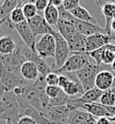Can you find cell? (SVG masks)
Instances as JSON below:
<instances>
[{
  "instance_id": "obj_6",
  "label": "cell",
  "mask_w": 115,
  "mask_h": 124,
  "mask_svg": "<svg viewBox=\"0 0 115 124\" xmlns=\"http://www.w3.org/2000/svg\"><path fill=\"white\" fill-rule=\"evenodd\" d=\"M35 51L43 59L54 58L55 55V40L51 34L42 35V38L35 44Z\"/></svg>"
},
{
  "instance_id": "obj_19",
  "label": "cell",
  "mask_w": 115,
  "mask_h": 124,
  "mask_svg": "<svg viewBox=\"0 0 115 124\" xmlns=\"http://www.w3.org/2000/svg\"><path fill=\"white\" fill-rule=\"evenodd\" d=\"M44 18L47 22V24L54 29L57 27V24L60 19V15H59V10L58 8L53 7L52 4L48 3L47 8L44 11Z\"/></svg>"
},
{
  "instance_id": "obj_37",
  "label": "cell",
  "mask_w": 115,
  "mask_h": 124,
  "mask_svg": "<svg viewBox=\"0 0 115 124\" xmlns=\"http://www.w3.org/2000/svg\"><path fill=\"white\" fill-rule=\"evenodd\" d=\"M49 3L52 4V6L55 7V8H60L63 4V1H62V0H50Z\"/></svg>"
},
{
  "instance_id": "obj_39",
  "label": "cell",
  "mask_w": 115,
  "mask_h": 124,
  "mask_svg": "<svg viewBox=\"0 0 115 124\" xmlns=\"http://www.w3.org/2000/svg\"><path fill=\"white\" fill-rule=\"evenodd\" d=\"M107 110H108L109 115H110V118H114L115 119V106L113 107H106Z\"/></svg>"
},
{
  "instance_id": "obj_12",
  "label": "cell",
  "mask_w": 115,
  "mask_h": 124,
  "mask_svg": "<svg viewBox=\"0 0 115 124\" xmlns=\"http://www.w3.org/2000/svg\"><path fill=\"white\" fill-rule=\"evenodd\" d=\"M74 25H75L77 32L80 33V34H83L84 37H91L93 34H96V33H107V31L104 30V28H101L100 26L95 25V24H89V23L86 22H82V20H79L75 18L73 20ZM108 34V33H107Z\"/></svg>"
},
{
  "instance_id": "obj_44",
  "label": "cell",
  "mask_w": 115,
  "mask_h": 124,
  "mask_svg": "<svg viewBox=\"0 0 115 124\" xmlns=\"http://www.w3.org/2000/svg\"><path fill=\"white\" fill-rule=\"evenodd\" d=\"M1 105H2V101L0 100V106H1Z\"/></svg>"
},
{
  "instance_id": "obj_13",
  "label": "cell",
  "mask_w": 115,
  "mask_h": 124,
  "mask_svg": "<svg viewBox=\"0 0 115 124\" xmlns=\"http://www.w3.org/2000/svg\"><path fill=\"white\" fill-rule=\"evenodd\" d=\"M114 77H115V75H113V72L107 71V70L100 71L98 73V75L96 76L95 88L99 89L102 92L111 90L112 86H113Z\"/></svg>"
},
{
  "instance_id": "obj_34",
  "label": "cell",
  "mask_w": 115,
  "mask_h": 124,
  "mask_svg": "<svg viewBox=\"0 0 115 124\" xmlns=\"http://www.w3.org/2000/svg\"><path fill=\"white\" fill-rule=\"evenodd\" d=\"M69 81H70V79L68 78L66 75H64V74H59V85H58V86H59V88H60V89H63V88L65 87Z\"/></svg>"
},
{
  "instance_id": "obj_17",
  "label": "cell",
  "mask_w": 115,
  "mask_h": 124,
  "mask_svg": "<svg viewBox=\"0 0 115 124\" xmlns=\"http://www.w3.org/2000/svg\"><path fill=\"white\" fill-rule=\"evenodd\" d=\"M19 73L25 80H27L28 82L32 81V84L38 78V76H40V73H38L36 65H35L33 62H30V61H26L25 63L22 64L21 68L19 70Z\"/></svg>"
},
{
  "instance_id": "obj_21",
  "label": "cell",
  "mask_w": 115,
  "mask_h": 124,
  "mask_svg": "<svg viewBox=\"0 0 115 124\" xmlns=\"http://www.w3.org/2000/svg\"><path fill=\"white\" fill-rule=\"evenodd\" d=\"M16 50V42L11 35H3L0 38V54L10 55Z\"/></svg>"
},
{
  "instance_id": "obj_2",
  "label": "cell",
  "mask_w": 115,
  "mask_h": 124,
  "mask_svg": "<svg viewBox=\"0 0 115 124\" xmlns=\"http://www.w3.org/2000/svg\"><path fill=\"white\" fill-rule=\"evenodd\" d=\"M100 66L97 65L96 63H88L86 66H84L83 69L79 70V71L75 72L77 78L79 79L80 84L82 85L84 92L89 91V90L95 88V80H96V76L98 75V73Z\"/></svg>"
},
{
  "instance_id": "obj_27",
  "label": "cell",
  "mask_w": 115,
  "mask_h": 124,
  "mask_svg": "<svg viewBox=\"0 0 115 124\" xmlns=\"http://www.w3.org/2000/svg\"><path fill=\"white\" fill-rule=\"evenodd\" d=\"M69 99H70V97L68 96V95H66L65 93H64L63 90H61L57 97L49 100V106H50V107L65 106V105H67V103H68V101H69Z\"/></svg>"
},
{
  "instance_id": "obj_15",
  "label": "cell",
  "mask_w": 115,
  "mask_h": 124,
  "mask_svg": "<svg viewBox=\"0 0 115 124\" xmlns=\"http://www.w3.org/2000/svg\"><path fill=\"white\" fill-rule=\"evenodd\" d=\"M77 109L83 110V111L89 113L93 117L97 118H103V117H109L110 115L104 106H102L100 103H92V104H81L77 107Z\"/></svg>"
},
{
  "instance_id": "obj_24",
  "label": "cell",
  "mask_w": 115,
  "mask_h": 124,
  "mask_svg": "<svg viewBox=\"0 0 115 124\" xmlns=\"http://www.w3.org/2000/svg\"><path fill=\"white\" fill-rule=\"evenodd\" d=\"M22 4H24V3H22ZM22 4L18 6L16 9H14L12 11L11 14H10L9 20L12 23L13 25H17V24H20V23H22V22H26L24 12H22V9H21Z\"/></svg>"
},
{
  "instance_id": "obj_31",
  "label": "cell",
  "mask_w": 115,
  "mask_h": 124,
  "mask_svg": "<svg viewBox=\"0 0 115 124\" xmlns=\"http://www.w3.org/2000/svg\"><path fill=\"white\" fill-rule=\"evenodd\" d=\"M46 82H47V86H58L59 85V74L54 73V72H51L50 74H48L47 76H46Z\"/></svg>"
},
{
  "instance_id": "obj_46",
  "label": "cell",
  "mask_w": 115,
  "mask_h": 124,
  "mask_svg": "<svg viewBox=\"0 0 115 124\" xmlns=\"http://www.w3.org/2000/svg\"><path fill=\"white\" fill-rule=\"evenodd\" d=\"M0 22H1V19H0Z\"/></svg>"
},
{
  "instance_id": "obj_14",
  "label": "cell",
  "mask_w": 115,
  "mask_h": 124,
  "mask_svg": "<svg viewBox=\"0 0 115 124\" xmlns=\"http://www.w3.org/2000/svg\"><path fill=\"white\" fill-rule=\"evenodd\" d=\"M69 53L74 54H86V37L80 33H76L71 39L67 41Z\"/></svg>"
},
{
  "instance_id": "obj_18",
  "label": "cell",
  "mask_w": 115,
  "mask_h": 124,
  "mask_svg": "<svg viewBox=\"0 0 115 124\" xmlns=\"http://www.w3.org/2000/svg\"><path fill=\"white\" fill-rule=\"evenodd\" d=\"M55 28H57L58 32L66 40V42H67L69 39L73 38L76 33H78L77 32L75 25H74V23L69 22V20H66V19H61L60 18Z\"/></svg>"
},
{
  "instance_id": "obj_32",
  "label": "cell",
  "mask_w": 115,
  "mask_h": 124,
  "mask_svg": "<svg viewBox=\"0 0 115 124\" xmlns=\"http://www.w3.org/2000/svg\"><path fill=\"white\" fill-rule=\"evenodd\" d=\"M62 6L66 11L70 12L74 9H76L77 7L80 6V2H79V0H64Z\"/></svg>"
},
{
  "instance_id": "obj_30",
  "label": "cell",
  "mask_w": 115,
  "mask_h": 124,
  "mask_svg": "<svg viewBox=\"0 0 115 124\" xmlns=\"http://www.w3.org/2000/svg\"><path fill=\"white\" fill-rule=\"evenodd\" d=\"M61 90H62V89H60L58 86H47L45 93H46V95H47V96L51 100V99H54V97H57Z\"/></svg>"
},
{
  "instance_id": "obj_8",
  "label": "cell",
  "mask_w": 115,
  "mask_h": 124,
  "mask_svg": "<svg viewBox=\"0 0 115 124\" xmlns=\"http://www.w3.org/2000/svg\"><path fill=\"white\" fill-rule=\"evenodd\" d=\"M0 62L3 64L4 68L10 70V71L19 72L21 65L26 62V59L16 45V50L13 54H10V55H1L0 54Z\"/></svg>"
},
{
  "instance_id": "obj_7",
  "label": "cell",
  "mask_w": 115,
  "mask_h": 124,
  "mask_svg": "<svg viewBox=\"0 0 115 124\" xmlns=\"http://www.w3.org/2000/svg\"><path fill=\"white\" fill-rule=\"evenodd\" d=\"M71 110L67 105L50 107L44 116L51 122V124H68L69 113Z\"/></svg>"
},
{
  "instance_id": "obj_3",
  "label": "cell",
  "mask_w": 115,
  "mask_h": 124,
  "mask_svg": "<svg viewBox=\"0 0 115 124\" xmlns=\"http://www.w3.org/2000/svg\"><path fill=\"white\" fill-rule=\"evenodd\" d=\"M52 35L54 37L55 40V55H54V64L52 65L51 70H52V72H55L64 65V63L68 59V55L70 53L66 40L57 30L53 32Z\"/></svg>"
},
{
  "instance_id": "obj_33",
  "label": "cell",
  "mask_w": 115,
  "mask_h": 124,
  "mask_svg": "<svg viewBox=\"0 0 115 124\" xmlns=\"http://www.w3.org/2000/svg\"><path fill=\"white\" fill-rule=\"evenodd\" d=\"M48 3H49L48 0H36V1H34V6L36 8L37 12H44Z\"/></svg>"
},
{
  "instance_id": "obj_36",
  "label": "cell",
  "mask_w": 115,
  "mask_h": 124,
  "mask_svg": "<svg viewBox=\"0 0 115 124\" xmlns=\"http://www.w3.org/2000/svg\"><path fill=\"white\" fill-rule=\"evenodd\" d=\"M96 124H113V122H112V118L103 117L98 118V120H96Z\"/></svg>"
},
{
  "instance_id": "obj_23",
  "label": "cell",
  "mask_w": 115,
  "mask_h": 124,
  "mask_svg": "<svg viewBox=\"0 0 115 124\" xmlns=\"http://www.w3.org/2000/svg\"><path fill=\"white\" fill-rule=\"evenodd\" d=\"M22 1H16V0H6L0 6V19H6L10 16V14L14 9H16L18 6L22 4Z\"/></svg>"
},
{
  "instance_id": "obj_5",
  "label": "cell",
  "mask_w": 115,
  "mask_h": 124,
  "mask_svg": "<svg viewBox=\"0 0 115 124\" xmlns=\"http://www.w3.org/2000/svg\"><path fill=\"white\" fill-rule=\"evenodd\" d=\"M18 103V113L19 118L21 117H29L33 119L37 124H51V122L43 115L42 112L37 111L34 107L29 105L22 97H17Z\"/></svg>"
},
{
  "instance_id": "obj_4",
  "label": "cell",
  "mask_w": 115,
  "mask_h": 124,
  "mask_svg": "<svg viewBox=\"0 0 115 124\" xmlns=\"http://www.w3.org/2000/svg\"><path fill=\"white\" fill-rule=\"evenodd\" d=\"M88 63H91L88 54H74L64 63V65L54 73L63 74V73H71V72H77L79 70L83 69Z\"/></svg>"
},
{
  "instance_id": "obj_41",
  "label": "cell",
  "mask_w": 115,
  "mask_h": 124,
  "mask_svg": "<svg viewBox=\"0 0 115 124\" xmlns=\"http://www.w3.org/2000/svg\"><path fill=\"white\" fill-rule=\"evenodd\" d=\"M111 31H114L115 32V19L112 22V25H111Z\"/></svg>"
},
{
  "instance_id": "obj_42",
  "label": "cell",
  "mask_w": 115,
  "mask_h": 124,
  "mask_svg": "<svg viewBox=\"0 0 115 124\" xmlns=\"http://www.w3.org/2000/svg\"><path fill=\"white\" fill-rule=\"evenodd\" d=\"M111 90L113 91L114 93H115V77H114V81H113V86H112V88H111Z\"/></svg>"
},
{
  "instance_id": "obj_43",
  "label": "cell",
  "mask_w": 115,
  "mask_h": 124,
  "mask_svg": "<svg viewBox=\"0 0 115 124\" xmlns=\"http://www.w3.org/2000/svg\"><path fill=\"white\" fill-rule=\"evenodd\" d=\"M111 65H112V70H113V72H114V73H115V60L113 61V63H112V64H111Z\"/></svg>"
},
{
  "instance_id": "obj_28",
  "label": "cell",
  "mask_w": 115,
  "mask_h": 124,
  "mask_svg": "<svg viewBox=\"0 0 115 124\" xmlns=\"http://www.w3.org/2000/svg\"><path fill=\"white\" fill-rule=\"evenodd\" d=\"M33 87L34 89L38 92V94H42V93H45L46 88H47V82H46V76L44 75H40L38 78L33 82Z\"/></svg>"
},
{
  "instance_id": "obj_35",
  "label": "cell",
  "mask_w": 115,
  "mask_h": 124,
  "mask_svg": "<svg viewBox=\"0 0 115 124\" xmlns=\"http://www.w3.org/2000/svg\"><path fill=\"white\" fill-rule=\"evenodd\" d=\"M17 124H37V123L35 122L33 119L29 118V117H21V118H19Z\"/></svg>"
},
{
  "instance_id": "obj_25",
  "label": "cell",
  "mask_w": 115,
  "mask_h": 124,
  "mask_svg": "<svg viewBox=\"0 0 115 124\" xmlns=\"http://www.w3.org/2000/svg\"><path fill=\"white\" fill-rule=\"evenodd\" d=\"M21 9H22V12H24L26 20L31 19L38 14L36 8L34 6V1H30V2H27V3H24L21 6Z\"/></svg>"
},
{
  "instance_id": "obj_9",
  "label": "cell",
  "mask_w": 115,
  "mask_h": 124,
  "mask_svg": "<svg viewBox=\"0 0 115 124\" xmlns=\"http://www.w3.org/2000/svg\"><path fill=\"white\" fill-rule=\"evenodd\" d=\"M29 27L31 28L33 34L36 35H45V34H53V32L55 31V29H53L52 27H50L47 24V22L45 20L44 16H42L41 14H37L36 16H34L33 18L27 20Z\"/></svg>"
},
{
  "instance_id": "obj_26",
  "label": "cell",
  "mask_w": 115,
  "mask_h": 124,
  "mask_svg": "<svg viewBox=\"0 0 115 124\" xmlns=\"http://www.w3.org/2000/svg\"><path fill=\"white\" fill-rule=\"evenodd\" d=\"M99 102L104 107H113V106H115V93L112 90L104 91L102 93Z\"/></svg>"
},
{
  "instance_id": "obj_22",
  "label": "cell",
  "mask_w": 115,
  "mask_h": 124,
  "mask_svg": "<svg viewBox=\"0 0 115 124\" xmlns=\"http://www.w3.org/2000/svg\"><path fill=\"white\" fill-rule=\"evenodd\" d=\"M70 14L73 15L75 18L79 19V20H82V22H86V23H89V24H96V19L95 17H93L91 14H89V12L88 10L85 9V8L79 6L77 7L76 9H74L73 11H70Z\"/></svg>"
},
{
  "instance_id": "obj_11",
  "label": "cell",
  "mask_w": 115,
  "mask_h": 124,
  "mask_svg": "<svg viewBox=\"0 0 115 124\" xmlns=\"http://www.w3.org/2000/svg\"><path fill=\"white\" fill-rule=\"evenodd\" d=\"M96 4L101 9V14L106 18V27L104 30L109 35L112 34L111 25L115 19V2L113 1H97Z\"/></svg>"
},
{
  "instance_id": "obj_16",
  "label": "cell",
  "mask_w": 115,
  "mask_h": 124,
  "mask_svg": "<svg viewBox=\"0 0 115 124\" xmlns=\"http://www.w3.org/2000/svg\"><path fill=\"white\" fill-rule=\"evenodd\" d=\"M22 99L29 105H31L32 107H34L37 111L42 112V105H41V100H40V94L36 90L34 89L33 85H29V86H26L25 89V94L22 95Z\"/></svg>"
},
{
  "instance_id": "obj_38",
  "label": "cell",
  "mask_w": 115,
  "mask_h": 124,
  "mask_svg": "<svg viewBox=\"0 0 115 124\" xmlns=\"http://www.w3.org/2000/svg\"><path fill=\"white\" fill-rule=\"evenodd\" d=\"M6 94H7V91H6V89H4V87H3V85H2V82L0 81V100H2L4 96H6Z\"/></svg>"
},
{
  "instance_id": "obj_45",
  "label": "cell",
  "mask_w": 115,
  "mask_h": 124,
  "mask_svg": "<svg viewBox=\"0 0 115 124\" xmlns=\"http://www.w3.org/2000/svg\"><path fill=\"white\" fill-rule=\"evenodd\" d=\"M112 122H113V124H115V121H112Z\"/></svg>"
},
{
  "instance_id": "obj_10",
  "label": "cell",
  "mask_w": 115,
  "mask_h": 124,
  "mask_svg": "<svg viewBox=\"0 0 115 124\" xmlns=\"http://www.w3.org/2000/svg\"><path fill=\"white\" fill-rule=\"evenodd\" d=\"M14 29L17 31V33L19 34L20 40L24 42L30 49L35 50V44H36V41H35V35L33 34L31 28L29 27L27 20L26 22H22L20 24L15 25Z\"/></svg>"
},
{
  "instance_id": "obj_40",
  "label": "cell",
  "mask_w": 115,
  "mask_h": 124,
  "mask_svg": "<svg viewBox=\"0 0 115 124\" xmlns=\"http://www.w3.org/2000/svg\"><path fill=\"white\" fill-rule=\"evenodd\" d=\"M88 124H96V118L92 116L91 119H89V122H88Z\"/></svg>"
},
{
  "instance_id": "obj_1",
  "label": "cell",
  "mask_w": 115,
  "mask_h": 124,
  "mask_svg": "<svg viewBox=\"0 0 115 124\" xmlns=\"http://www.w3.org/2000/svg\"><path fill=\"white\" fill-rule=\"evenodd\" d=\"M0 81L2 82L7 93L13 92V90L17 87L31 85V82H28L22 78L19 72L10 71V70L6 69L1 62H0Z\"/></svg>"
},
{
  "instance_id": "obj_20",
  "label": "cell",
  "mask_w": 115,
  "mask_h": 124,
  "mask_svg": "<svg viewBox=\"0 0 115 124\" xmlns=\"http://www.w3.org/2000/svg\"><path fill=\"white\" fill-rule=\"evenodd\" d=\"M92 115L80 109L71 110L69 113L68 124H88Z\"/></svg>"
},
{
  "instance_id": "obj_29",
  "label": "cell",
  "mask_w": 115,
  "mask_h": 124,
  "mask_svg": "<svg viewBox=\"0 0 115 124\" xmlns=\"http://www.w3.org/2000/svg\"><path fill=\"white\" fill-rule=\"evenodd\" d=\"M104 49H106V46L99 48V49H96V50L92 51V53H88V55L89 58H92V59H94V60H95L97 65L100 66L101 63H102V56H103Z\"/></svg>"
}]
</instances>
